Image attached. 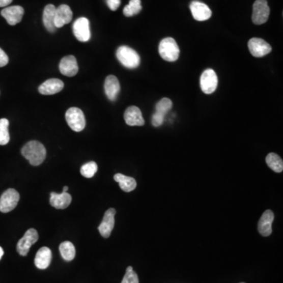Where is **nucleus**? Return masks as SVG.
I'll use <instances>...</instances> for the list:
<instances>
[{
  "label": "nucleus",
  "mask_w": 283,
  "mask_h": 283,
  "mask_svg": "<svg viewBox=\"0 0 283 283\" xmlns=\"http://www.w3.org/2000/svg\"><path fill=\"white\" fill-rule=\"evenodd\" d=\"M114 180L119 183L121 190L125 192H131L136 188L137 183L135 179L130 176L118 173L114 177Z\"/></svg>",
  "instance_id": "5701e85b"
},
{
  "label": "nucleus",
  "mask_w": 283,
  "mask_h": 283,
  "mask_svg": "<svg viewBox=\"0 0 283 283\" xmlns=\"http://www.w3.org/2000/svg\"><path fill=\"white\" fill-rule=\"evenodd\" d=\"M8 63V56H7V54L4 51V50L0 48V68L4 67V66H7Z\"/></svg>",
  "instance_id": "473e14b6"
},
{
  "label": "nucleus",
  "mask_w": 283,
  "mask_h": 283,
  "mask_svg": "<svg viewBox=\"0 0 283 283\" xmlns=\"http://www.w3.org/2000/svg\"><path fill=\"white\" fill-rule=\"evenodd\" d=\"M266 163L268 167L275 173H281L283 170L282 159L275 153H271L266 157Z\"/></svg>",
  "instance_id": "393cba45"
},
{
  "label": "nucleus",
  "mask_w": 283,
  "mask_h": 283,
  "mask_svg": "<svg viewBox=\"0 0 283 283\" xmlns=\"http://www.w3.org/2000/svg\"><path fill=\"white\" fill-rule=\"evenodd\" d=\"M164 121V116L162 114H159V112H155L152 116V120H151V122H152L153 126L160 127L162 125Z\"/></svg>",
  "instance_id": "7c9ffc66"
},
{
  "label": "nucleus",
  "mask_w": 283,
  "mask_h": 283,
  "mask_svg": "<svg viewBox=\"0 0 283 283\" xmlns=\"http://www.w3.org/2000/svg\"><path fill=\"white\" fill-rule=\"evenodd\" d=\"M66 120L69 128L76 132L83 131L86 126L84 114L81 109L77 107L68 109L66 114Z\"/></svg>",
  "instance_id": "20e7f679"
},
{
  "label": "nucleus",
  "mask_w": 283,
  "mask_h": 283,
  "mask_svg": "<svg viewBox=\"0 0 283 283\" xmlns=\"http://www.w3.org/2000/svg\"><path fill=\"white\" fill-rule=\"evenodd\" d=\"M72 202V197L68 192L57 193H50V203L53 207L57 209H65L69 207Z\"/></svg>",
  "instance_id": "aec40b11"
},
{
  "label": "nucleus",
  "mask_w": 283,
  "mask_h": 283,
  "mask_svg": "<svg viewBox=\"0 0 283 283\" xmlns=\"http://www.w3.org/2000/svg\"><path fill=\"white\" fill-rule=\"evenodd\" d=\"M242 283H244V282H242Z\"/></svg>",
  "instance_id": "e433bc0d"
},
{
  "label": "nucleus",
  "mask_w": 283,
  "mask_h": 283,
  "mask_svg": "<svg viewBox=\"0 0 283 283\" xmlns=\"http://www.w3.org/2000/svg\"><path fill=\"white\" fill-rule=\"evenodd\" d=\"M64 88V83L59 79H49L43 82L38 90L41 95H52L59 93Z\"/></svg>",
  "instance_id": "f3484780"
},
{
  "label": "nucleus",
  "mask_w": 283,
  "mask_h": 283,
  "mask_svg": "<svg viewBox=\"0 0 283 283\" xmlns=\"http://www.w3.org/2000/svg\"><path fill=\"white\" fill-rule=\"evenodd\" d=\"M141 11V0H130L129 4L124 8L123 13L126 17H132L138 14Z\"/></svg>",
  "instance_id": "bb28decb"
},
{
  "label": "nucleus",
  "mask_w": 283,
  "mask_h": 283,
  "mask_svg": "<svg viewBox=\"0 0 283 283\" xmlns=\"http://www.w3.org/2000/svg\"><path fill=\"white\" fill-rule=\"evenodd\" d=\"M4 249H3L2 247H0V261H1V259H2L3 256H4Z\"/></svg>",
  "instance_id": "f704fd0d"
},
{
  "label": "nucleus",
  "mask_w": 283,
  "mask_h": 283,
  "mask_svg": "<svg viewBox=\"0 0 283 283\" xmlns=\"http://www.w3.org/2000/svg\"><path fill=\"white\" fill-rule=\"evenodd\" d=\"M121 283H139L138 275L134 271L132 267H128L125 277L123 278L122 282Z\"/></svg>",
  "instance_id": "c756f323"
},
{
  "label": "nucleus",
  "mask_w": 283,
  "mask_h": 283,
  "mask_svg": "<svg viewBox=\"0 0 283 283\" xmlns=\"http://www.w3.org/2000/svg\"><path fill=\"white\" fill-rule=\"evenodd\" d=\"M274 218H275L274 213L269 209L263 213L258 223V231L262 236L268 237L272 233L271 225L274 221Z\"/></svg>",
  "instance_id": "a211bd4d"
},
{
  "label": "nucleus",
  "mask_w": 283,
  "mask_h": 283,
  "mask_svg": "<svg viewBox=\"0 0 283 283\" xmlns=\"http://www.w3.org/2000/svg\"><path fill=\"white\" fill-rule=\"evenodd\" d=\"M61 255L66 261H73L76 256V249L73 244L69 241L61 243L59 246Z\"/></svg>",
  "instance_id": "b1692460"
},
{
  "label": "nucleus",
  "mask_w": 283,
  "mask_h": 283,
  "mask_svg": "<svg viewBox=\"0 0 283 283\" xmlns=\"http://www.w3.org/2000/svg\"><path fill=\"white\" fill-rule=\"evenodd\" d=\"M24 12V9L21 6H12L4 8L1 11V15L10 25H16L21 22Z\"/></svg>",
  "instance_id": "f8f14e48"
},
{
  "label": "nucleus",
  "mask_w": 283,
  "mask_h": 283,
  "mask_svg": "<svg viewBox=\"0 0 283 283\" xmlns=\"http://www.w3.org/2000/svg\"><path fill=\"white\" fill-rule=\"evenodd\" d=\"M116 55L120 63L128 69H135L139 66V55L135 50L128 46L120 47L117 50Z\"/></svg>",
  "instance_id": "7ed1b4c3"
},
{
  "label": "nucleus",
  "mask_w": 283,
  "mask_h": 283,
  "mask_svg": "<svg viewBox=\"0 0 283 283\" xmlns=\"http://www.w3.org/2000/svg\"><path fill=\"white\" fill-rule=\"evenodd\" d=\"M59 70L62 74L72 77L76 76L79 71L77 61L73 55H68L61 60Z\"/></svg>",
  "instance_id": "ddd939ff"
},
{
  "label": "nucleus",
  "mask_w": 283,
  "mask_h": 283,
  "mask_svg": "<svg viewBox=\"0 0 283 283\" xmlns=\"http://www.w3.org/2000/svg\"><path fill=\"white\" fill-rule=\"evenodd\" d=\"M39 235L37 230L30 228L24 234V236L18 241L17 245V251L23 257L28 255L30 248L33 244L38 241Z\"/></svg>",
  "instance_id": "0eeeda50"
},
{
  "label": "nucleus",
  "mask_w": 283,
  "mask_h": 283,
  "mask_svg": "<svg viewBox=\"0 0 283 283\" xmlns=\"http://www.w3.org/2000/svg\"><path fill=\"white\" fill-rule=\"evenodd\" d=\"M124 118L127 125L129 126H144L145 124L141 110L135 105L130 106L126 109Z\"/></svg>",
  "instance_id": "dca6fc26"
},
{
  "label": "nucleus",
  "mask_w": 283,
  "mask_h": 283,
  "mask_svg": "<svg viewBox=\"0 0 283 283\" xmlns=\"http://www.w3.org/2000/svg\"><path fill=\"white\" fill-rule=\"evenodd\" d=\"M68 190H69V187H68L67 186L63 187V192H67Z\"/></svg>",
  "instance_id": "c9c22d12"
},
{
  "label": "nucleus",
  "mask_w": 283,
  "mask_h": 283,
  "mask_svg": "<svg viewBox=\"0 0 283 283\" xmlns=\"http://www.w3.org/2000/svg\"><path fill=\"white\" fill-rule=\"evenodd\" d=\"M105 93L108 99L110 101H115L118 98V94L121 90L119 80L114 75H109L106 77L104 84Z\"/></svg>",
  "instance_id": "6ab92c4d"
},
{
  "label": "nucleus",
  "mask_w": 283,
  "mask_h": 283,
  "mask_svg": "<svg viewBox=\"0 0 283 283\" xmlns=\"http://www.w3.org/2000/svg\"><path fill=\"white\" fill-rule=\"evenodd\" d=\"M192 15L196 21H204L212 16V11L206 4L199 1H193L190 6Z\"/></svg>",
  "instance_id": "4468645a"
},
{
  "label": "nucleus",
  "mask_w": 283,
  "mask_h": 283,
  "mask_svg": "<svg viewBox=\"0 0 283 283\" xmlns=\"http://www.w3.org/2000/svg\"><path fill=\"white\" fill-rule=\"evenodd\" d=\"M20 200L19 193L14 189L6 190L0 197V212L7 213L17 207Z\"/></svg>",
  "instance_id": "39448f33"
},
{
  "label": "nucleus",
  "mask_w": 283,
  "mask_h": 283,
  "mask_svg": "<svg viewBox=\"0 0 283 283\" xmlns=\"http://www.w3.org/2000/svg\"><path fill=\"white\" fill-rule=\"evenodd\" d=\"M98 171V165L95 161L86 163L80 168V173L85 178H92Z\"/></svg>",
  "instance_id": "cd10ccee"
},
{
  "label": "nucleus",
  "mask_w": 283,
  "mask_h": 283,
  "mask_svg": "<svg viewBox=\"0 0 283 283\" xmlns=\"http://www.w3.org/2000/svg\"><path fill=\"white\" fill-rule=\"evenodd\" d=\"M21 154L33 166H38L43 162L47 155V150L41 143L30 141L21 149Z\"/></svg>",
  "instance_id": "f257e3e1"
},
{
  "label": "nucleus",
  "mask_w": 283,
  "mask_h": 283,
  "mask_svg": "<svg viewBox=\"0 0 283 283\" xmlns=\"http://www.w3.org/2000/svg\"><path fill=\"white\" fill-rule=\"evenodd\" d=\"M115 215L116 210L112 208H110L105 212L102 223L98 228L99 233L103 238H107L110 236L115 224Z\"/></svg>",
  "instance_id": "9b49d317"
},
{
  "label": "nucleus",
  "mask_w": 283,
  "mask_h": 283,
  "mask_svg": "<svg viewBox=\"0 0 283 283\" xmlns=\"http://www.w3.org/2000/svg\"><path fill=\"white\" fill-rule=\"evenodd\" d=\"M173 107V102L169 99L164 98L161 100L159 101L156 105V112L162 114L165 116L166 114Z\"/></svg>",
  "instance_id": "c85d7f7f"
},
{
  "label": "nucleus",
  "mask_w": 283,
  "mask_h": 283,
  "mask_svg": "<svg viewBox=\"0 0 283 283\" xmlns=\"http://www.w3.org/2000/svg\"><path fill=\"white\" fill-rule=\"evenodd\" d=\"M9 121L6 118L0 119V146H5L10 142Z\"/></svg>",
  "instance_id": "a878e982"
},
{
  "label": "nucleus",
  "mask_w": 283,
  "mask_h": 283,
  "mask_svg": "<svg viewBox=\"0 0 283 283\" xmlns=\"http://www.w3.org/2000/svg\"><path fill=\"white\" fill-rule=\"evenodd\" d=\"M52 253L51 251L47 247H42L39 249L36 258H35V265L39 269H46L50 266L51 262Z\"/></svg>",
  "instance_id": "412c9836"
},
{
  "label": "nucleus",
  "mask_w": 283,
  "mask_h": 283,
  "mask_svg": "<svg viewBox=\"0 0 283 283\" xmlns=\"http://www.w3.org/2000/svg\"><path fill=\"white\" fill-rule=\"evenodd\" d=\"M106 3L109 8L112 11H117L121 5V0H106Z\"/></svg>",
  "instance_id": "2f4dec72"
},
{
  "label": "nucleus",
  "mask_w": 283,
  "mask_h": 283,
  "mask_svg": "<svg viewBox=\"0 0 283 283\" xmlns=\"http://www.w3.org/2000/svg\"><path fill=\"white\" fill-rule=\"evenodd\" d=\"M13 0H0V7H4L8 6L12 3Z\"/></svg>",
  "instance_id": "72a5a7b5"
},
{
  "label": "nucleus",
  "mask_w": 283,
  "mask_h": 283,
  "mask_svg": "<svg viewBox=\"0 0 283 283\" xmlns=\"http://www.w3.org/2000/svg\"><path fill=\"white\" fill-rule=\"evenodd\" d=\"M73 19V12L70 7L66 4L59 6L56 8L54 25L56 29L62 28L65 24H69Z\"/></svg>",
  "instance_id": "2eb2a0df"
},
{
  "label": "nucleus",
  "mask_w": 283,
  "mask_h": 283,
  "mask_svg": "<svg viewBox=\"0 0 283 283\" xmlns=\"http://www.w3.org/2000/svg\"><path fill=\"white\" fill-rule=\"evenodd\" d=\"M75 37L80 42H88L91 39L90 22L86 17H79L73 23Z\"/></svg>",
  "instance_id": "1a4fd4ad"
},
{
  "label": "nucleus",
  "mask_w": 283,
  "mask_h": 283,
  "mask_svg": "<svg viewBox=\"0 0 283 283\" xmlns=\"http://www.w3.org/2000/svg\"><path fill=\"white\" fill-rule=\"evenodd\" d=\"M270 8L266 0H256L252 6V22L255 24H264L269 17Z\"/></svg>",
  "instance_id": "423d86ee"
},
{
  "label": "nucleus",
  "mask_w": 283,
  "mask_h": 283,
  "mask_svg": "<svg viewBox=\"0 0 283 283\" xmlns=\"http://www.w3.org/2000/svg\"><path fill=\"white\" fill-rule=\"evenodd\" d=\"M180 50L176 40L171 37H167L161 40L159 44V54L167 62H176L179 59Z\"/></svg>",
  "instance_id": "f03ea898"
},
{
  "label": "nucleus",
  "mask_w": 283,
  "mask_h": 283,
  "mask_svg": "<svg viewBox=\"0 0 283 283\" xmlns=\"http://www.w3.org/2000/svg\"><path fill=\"white\" fill-rule=\"evenodd\" d=\"M56 7L52 4L46 6L43 11V21L44 27L50 33H54L56 30L54 25V18H55Z\"/></svg>",
  "instance_id": "4be33fe9"
},
{
  "label": "nucleus",
  "mask_w": 283,
  "mask_h": 283,
  "mask_svg": "<svg viewBox=\"0 0 283 283\" xmlns=\"http://www.w3.org/2000/svg\"><path fill=\"white\" fill-rule=\"evenodd\" d=\"M249 51L252 56L257 58L264 57L271 51L269 43L261 38H252L248 43Z\"/></svg>",
  "instance_id": "9d476101"
},
{
  "label": "nucleus",
  "mask_w": 283,
  "mask_h": 283,
  "mask_svg": "<svg viewBox=\"0 0 283 283\" xmlns=\"http://www.w3.org/2000/svg\"><path fill=\"white\" fill-rule=\"evenodd\" d=\"M201 88L202 92L207 95L213 93L218 85V77L213 69H208L205 70L201 76Z\"/></svg>",
  "instance_id": "6e6552de"
}]
</instances>
